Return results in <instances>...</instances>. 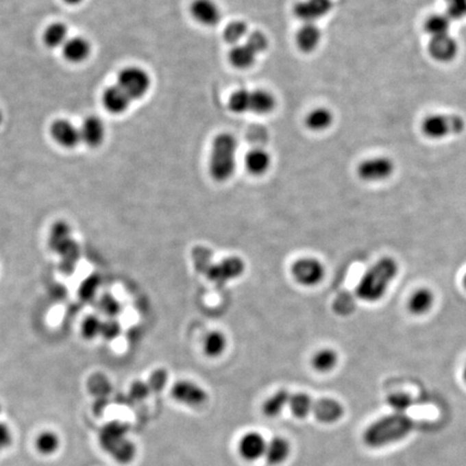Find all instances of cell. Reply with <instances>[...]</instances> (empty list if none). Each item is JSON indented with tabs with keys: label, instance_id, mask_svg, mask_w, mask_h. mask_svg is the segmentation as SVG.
I'll list each match as a JSON object with an SVG mask.
<instances>
[{
	"label": "cell",
	"instance_id": "bcb514c9",
	"mask_svg": "<svg viewBox=\"0 0 466 466\" xmlns=\"http://www.w3.org/2000/svg\"><path fill=\"white\" fill-rule=\"evenodd\" d=\"M1 119H3V116H1V112H0V123H1Z\"/></svg>",
	"mask_w": 466,
	"mask_h": 466
},
{
	"label": "cell",
	"instance_id": "836d02e7",
	"mask_svg": "<svg viewBox=\"0 0 466 466\" xmlns=\"http://www.w3.org/2000/svg\"><path fill=\"white\" fill-rule=\"evenodd\" d=\"M247 35V25L243 21H234L227 25L223 31V39L236 46Z\"/></svg>",
	"mask_w": 466,
	"mask_h": 466
},
{
	"label": "cell",
	"instance_id": "4dcf8cb0",
	"mask_svg": "<svg viewBox=\"0 0 466 466\" xmlns=\"http://www.w3.org/2000/svg\"><path fill=\"white\" fill-rule=\"evenodd\" d=\"M61 441L54 432L45 431L39 434L36 439V448L43 456H51L56 454L60 448Z\"/></svg>",
	"mask_w": 466,
	"mask_h": 466
},
{
	"label": "cell",
	"instance_id": "ffe728a7",
	"mask_svg": "<svg viewBox=\"0 0 466 466\" xmlns=\"http://www.w3.org/2000/svg\"><path fill=\"white\" fill-rule=\"evenodd\" d=\"M291 454V445L287 439L283 437H273L270 441H267L266 451H265V458L267 463L270 465H280L283 462L286 461Z\"/></svg>",
	"mask_w": 466,
	"mask_h": 466
},
{
	"label": "cell",
	"instance_id": "4fadbf2b",
	"mask_svg": "<svg viewBox=\"0 0 466 466\" xmlns=\"http://www.w3.org/2000/svg\"><path fill=\"white\" fill-rule=\"evenodd\" d=\"M312 413L317 421L325 424H332L342 418L345 409L334 398L323 397L315 400Z\"/></svg>",
	"mask_w": 466,
	"mask_h": 466
},
{
	"label": "cell",
	"instance_id": "83f0119b",
	"mask_svg": "<svg viewBox=\"0 0 466 466\" xmlns=\"http://www.w3.org/2000/svg\"><path fill=\"white\" fill-rule=\"evenodd\" d=\"M338 353L330 347L319 350L312 358V366L319 373H330L337 366Z\"/></svg>",
	"mask_w": 466,
	"mask_h": 466
},
{
	"label": "cell",
	"instance_id": "e0dca14e",
	"mask_svg": "<svg viewBox=\"0 0 466 466\" xmlns=\"http://www.w3.org/2000/svg\"><path fill=\"white\" fill-rule=\"evenodd\" d=\"M435 304V295L428 287H420L413 291L408 298L407 308L411 315L421 317L433 309Z\"/></svg>",
	"mask_w": 466,
	"mask_h": 466
},
{
	"label": "cell",
	"instance_id": "1f68e13d",
	"mask_svg": "<svg viewBox=\"0 0 466 466\" xmlns=\"http://www.w3.org/2000/svg\"><path fill=\"white\" fill-rule=\"evenodd\" d=\"M109 454L116 462L121 464L131 463L136 456V447L131 439H125L110 450Z\"/></svg>",
	"mask_w": 466,
	"mask_h": 466
},
{
	"label": "cell",
	"instance_id": "cb8c5ba5",
	"mask_svg": "<svg viewBox=\"0 0 466 466\" xmlns=\"http://www.w3.org/2000/svg\"><path fill=\"white\" fill-rule=\"evenodd\" d=\"M257 56L258 54L247 43L244 42V45L238 43L231 49L229 61L236 69H246L253 66Z\"/></svg>",
	"mask_w": 466,
	"mask_h": 466
},
{
	"label": "cell",
	"instance_id": "52a82bcc",
	"mask_svg": "<svg viewBox=\"0 0 466 466\" xmlns=\"http://www.w3.org/2000/svg\"><path fill=\"white\" fill-rule=\"evenodd\" d=\"M464 123L458 116L433 114L426 118L422 125L424 134L432 138H441L449 133H458L463 129Z\"/></svg>",
	"mask_w": 466,
	"mask_h": 466
},
{
	"label": "cell",
	"instance_id": "ab89813d",
	"mask_svg": "<svg viewBox=\"0 0 466 466\" xmlns=\"http://www.w3.org/2000/svg\"><path fill=\"white\" fill-rule=\"evenodd\" d=\"M150 389L148 383L144 382H136L133 384L132 389H131V395L135 400H144V398L147 397L148 394H149Z\"/></svg>",
	"mask_w": 466,
	"mask_h": 466
},
{
	"label": "cell",
	"instance_id": "f6af8a7d",
	"mask_svg": "<svg viewBox=\"0 0 466 466\" xmlns=\"http://www.w3.org/2000/svg\"><path fill=\"white\" fill-rule=\"evenodd\" d=\"M462 285H463L464 289L466 291V273L464 274L463 279H462Z\"/></svg>",
	"mask_w": 466,
	"mask_h": 466
},
{
	"label": "cell",
	"instance_id": "484cf974",
	"mask_svg": "<svg viewBox=\"0 0 466 466\" xmlns=\"http://www.w3.org/2000/svg\"><path fill=\"white\" fill-rule=\"evenodd\" d=\"M315 400L307 393H293L289 397V408L296 418L304 419L311 415Z\"/></svg>",
	"mask_w": 466,
	"mask_h": 466
},
{
	"label": "cell",
	"instance_id": "8d00e7d4",
	"mask_svg": "<svg viewBox=\"0 0 466 466\" xmlns=\"http://www.w3.org/2000/svg\"><path fill=\"white\" fill-rule=\"evenodd\" d=\"M447 16L450 20H461L466 16V0H446Z\"/></svg>",
	"mask_w": 466,
	"mask_h": 466
},
{
	"label": "cell",
	"instance_id": "7c38bea8",
	"mask_svg": "<svg viewBox=\"0 0 466 466\" xmlns=\"http://www.w3.org/2000/svg\"><path fill=\"white\" fill-rule=\"evenodd\" d=\"M267 441L264 436L256 432H249L238 441V454L246 461H256L265 456Z\"/></svg>",
	"mask_w": 466,
	"mask_h": 466
},
{
	"label": "cell",
	"instance_id": "7a4b0ae2",
	"mask_svg": "<svg viewBox=\"0 0 466 466\" xmlns=\"http://www.w3.org/2000/svg\"><path fill=\"white\" fill-rule=\"evenodd\" d=\"M413 421L406 413H393L370 424L363 435L366 445L373 448L387 446L405 439L413 431Z\"/></svg>",
	"mask_w": 466,
	"mask_h": 466
},
{
	"label": "cell",
	"instance_id": "5b68a950",
	"mask_svg": "<svg viewBox=\"0 0 466 466\" xmlns=\"http://www.w3.org/2000/svg\"><path fill=\"white\" fill-rule=\"evenodd\" d=\"M150 77L147 71L140 67H127L120 71L118 86L131 97V99H142L150 88Z\"/></svg>",
	"mask_w": 466,
	"mask_h": 466
},
{
	"label": "cell",
	"instance_id": "9c48e42d",
	"mask_svg": "<svg viewBox=\"0 0 466 466\" xmlns=\"http://www.w3.org/2000/svg\"><path fill=\"white\" fill-rule=\"evenodd\" d=\"M393 172L394 163L385 157L370 158L358 167V176L365 182H381L390 177Z\"/></svg>",
	"mask_w": 466,
	"mask_h": 466
},
{
	"label": "cell",
	"instance_id": "7402d4cb",
	"mask_svg": "<svg viewBox=\"0 0 466 466\" xmlns=\"http://www.w3.org/2000/svg\"><path fill=\"white\" fill-rule=\"evenodd\" d=\"M127 426L121 422H110L101 430L99 441L105 450L110 452L114 447L127 439Z\"/></svg>",
	"mask_w": 466,
	"mask_h": 466
},
{
	"label": "cell",
	"instance_id": "30bf717a",
	"mask_svg": "<svg viewBox=\"0 0 466 466\" xmlns=\"http://www.w3.org/2000/svg\"><path fill=\"white\" fill-rule=\"evenodd\" d=\"M245 269L243 260L238 257H229L219 264L208 265L206 269L208 279L217 284L225 283L229 280L236 279L241 275Z\"/></svg>",
	"mask_w": 466,
	"mask_h": 466
},
{
	"label": "cell",
	"instance_id": "d6986e66",
	"mask_svg": "<svg viewBox=\"0 0 466 466\" xmlns=\"http://www.w3.org/2000/svg\"><path fill=\"white\" fill-rule=\"evenodd\" d=\"M80 133H82V140L91 147H97L104 140V123L97 116H89L82 123Z\"/></svg>",
	"mask_w": 466,
	"mask_h": 466
},
{
	"label": "cell",
	"instance_id": "603a6c76",
	"mask_svg": "<svg viewBox=\"0 0 466 466\" xmlns=\"http://www.w3.org/2000/svg\"><path fill=\"white\" fill-rule=\"evenodd\" d=\"M91 52L89 41L82 37L69 39L63 46V53L69 62L80 63L84 62Z\"/></svg>",
	"mask_w": 466,
	"mask_h": 466
},
{
	"label": "cell",
	"instance_id": "6da1fadb",
	"mask_svg": "<svg viewBox=\"0 0 466 466\" xmlns=\"http://www.w3.org/2000/svg\"><path fill=\"white\" fill-rule=\"evenodd\" d=\"M398 273V265L392 257H383L370 267L360 278L355 294L363 302H373L382 299L391 283Z\"/></svg>",
	"mask_w": 466,
	"mask_h": 466
},
{
	"label": "cell",
	"instance_id": "b9f144b4",
	"mask_svg": "<svg viewBox=\"0 0 466 466\" xmlns=\"http://www.w3.org/2000/svg\"><path fill=\"white\" fill-rule=\"evenodd\" d=\"M90 389H91V391L94 394H97V395H103V394H106V393L108 392V387L106 385V381L99 380V379L92 381V382L90 383Z\"/></svg>",
	"mask_w": 466,
	"mask_h": 466
},
{
	"label": "cell",
	"instance_id": "60d3db41",
	"mask_svg": "<svg viewBox=\"0 0 466 466\" xmlns=\"http://www.w3.org/2000/svg\"><path fill=\"white\" fill-rule=\"evenodd\" d=\"M12 441L10 430L5 424L0 422V449L8 447Z\"/></svg>",
	"mask_w": 466,
	"mask_h": 466
},
{
	"label": "cell",
	"instance_id": "5bb4252c",
	"mask_svg": "<svg viewBox=\"0 0 466 466\" xmlns=\"http://www.w3.org/2000/svg\"><path fill=\"white\" fill-rule=\"evenodd\" d=\"M191 12L202 25H216L221 19V9L213 0H195L191 3Z\"/></svg>",
	"mask_w": 466,
	"mask_h": 466
},
{
	"label": "cell",
	"instance_id": "9a60e30c",
	"mask_svg": "<svg viewBox=\"0 0 466 466\" xmlns=\"http://www.w3.org/2000/svg\"><path fill=\"white\" fill-rule=\"evenodd\" d=\"M51 134L54 140L64 147H76L82 142L80 129L69 120H58L51 127Z\"/></svg>",
	"mask_w": 466,
	"mask_h": 466
},
{
	"label": "cell",
	"instance_id": "f546056e",
	"mask_svg": "<svg viewBox=\"0 0 466 466\" xmlns=\"http://www.w3.org/2000/svg\"><path fill=\"white\" fill-rule=\"evenodd\" d=\"M332 119L330 110L319 107L309 112L306 118V125L312 131H324L332 125Z\"/></svg>",
	"mask_w": 466,
	"mask_h": 466
},
{
	"label": "cell",
	"instance_id": "44dd1931",
	"mask_svg": "<svg viewBox=\"0 0 466 466\" xmlns=\"http://www.w3.org/2000/svg\"><path fill=\"white\" fill-rule=\"evenodd\" d=\"M322 33L315 23H306L297 33V46L304 53L315 51L321 42Z\"/></svg>",
	"mask_w": 466,
	"mask_h": 466
},
{
	"label": "cell",
	"instance_id": "74e56055",
	"mask_svg": "<svg viewBox=\"0 0 466 466\" xmlns=\"http://www.w3.org/2000/svg\"><path fill=\"white\" fill-rule=\"evenodd\" d=\"M245 43H247L257 54L264 52L268 48V39L260 32H253L249 34L246 38Z\"/></svg>",
	"mask_w": 466,
	"mask_h": 466
},
{
	"label": "cell",
	"instance_id": "f35d334b",
	"mask_svg": "<svg viewBox=\"0 0 466 466\" xmlns=\"http://www.w3.org/2000/svg\"><path fill=\"white\" fill-rule=\"evenodd\" d=\"M167 383V373L165 370L160 369L156 370L155 373H152L148 381L150 391L154 392H160L165 388Z\"/></svg>",
	"mask_w": 466,
	"mask_h": 466
},
{
	"label": "cell",
	"instance_id": "ac0fdd59",
	"mask_svg": "<svg viewBox=\"0 0 466 466\" xmlns=\"http://www.w3.org/2000/svg\"><path fill=\"white\" fill-rule=\"evenodd\" d=\"M131 97L118 84L109 86L103 97V103L112 114H123L131 105Z\"/></svg>",
	"mask_w": 466,
	"mask_h": 466
},
{
	"label": "cell",
	"instance_id": "ee69618b",
	"mask_svg": "<svg viewBox=\"0 0 466 466\" xmlns=\"http://www.w3.org/2000/svg\"><path fill=\"white\" fill-rule=\"evenodd\" d=\"M462 377H463V380L465 381L466 383V363L465 365H464L463 370H462Z\"/></svg>",
	"mask_w": 466,
	"mask_h": 466
},
{
	"label": "cell",
	"instance_id": "8992f818",
	"mask_svg": "<svg viewBox=\"0 0 466 466\" xmlns=\"http://www.w3.org/2000/svg\"><path fill=\"white\" fill-rule=\"evenodd\" d=\"M291 275L297 283L304 286H317L324 280L326 270L324 265L317 258L304 257L291 265Z\"/></svg>",
	"mask_w": 466,
	"mask_h": 466
},
{
	"label": "cell",
	"instance_id": "2e32d148",
	"mask_svg": "<svg viewBox=\"0 0 466 466\" xmlns=\"http://www.w3.org/2000/svg\"><path fill=\"white\" fill-rule=\"evenodd\" d=\"M428 51L432 58L439 62H449L458 53V43L449 34L432 37Z\"/></svg>",
	"mask_w": 466,
	"mask_h": 466
},
{
	"label": "cell",
	"instance_id": "d590c367",
	"mask_svg": "<svg viewBox=\"0 0 466 466\" xmlns=\"http://www.w3.org/2000/svg\"><path fill=\"white\" fill-rule=\"evenodd\" d=\"M387 400L395 413H405L413 405V398L406 393H394Z\"/></svg>",
	"mask_w": 466,
	"mask_h": 466
},
{
	"label": "cell",
	"instance_id": "277c9868",
	"mask_svg": "<svg viewBox=\"0 0 466 466\" xmlns=\"http://www.w3.org/2000/svg\"><path fill=\"white\" fill-rule=\"evenodd\" d=\"M228 106L236 114H267L275 107V99L266 90H238L231 95Z\"/></svg>",
	"mask_w": 466,
	"mask_h": 466
},
{
	"label": "cell",
	"instance_id": "ba28073f",
	"mask_svg": "<svg viewBox=\"0 0 466 466\" xmlns=\"http://www.w3.org/2000/svg\"><path fill=\"white\" fill-rule=\"evenodd\" d=\"M171 393L176 402L188 407H200L208 400V393L206 390L193 381H178L173 385Z\"/></svg>",
	"mask_w": 466,
	"mask_h": 466
},
{
	"label": "cell",
	"instance_id": "3957f363",
	"mask_svg": "<svg viewBox=\"0 0 466 466\" xmlns=\"http://www.w3.org/2000/svg\"><path fill=\"white\" fill-rule=\"evenodd\" d=\"M238 142L229 133H221L214 138L210 159V174L217 182H225L234 174L236 167Z\"/></svg>",
	"mask_w": 466,
	"mask_h": 466
},
{
	"label": "cell",
	"instance_id": "8fae6325",
	"mask_svg": "<svg viewBox=\"0 0 466 466\" xmlns=\"http://www.w3.org/2000/svg\"><path fill=\"white\" fill-rule=\"evenodd\" d=\"M330 0H302L294 7L295 16L306 23H315L332 10Z\"/></svg>",
	"mask_w": 466,
	"mask_h": 466
},
{
	"label": "cell",
	"instance_id": "d6a6232c",
	"mask_svg": "<svg viewBox=\"0 0 466 466\" xmlns=\"http://www.w3.org/2000/svg\"><path fill=\"white\" fill-rule=\"evenodd\" d=\"M67 39V27L62 23H54L47 28L45 42L50 48H58L65 45Z\"/></svg>",
	"mask_w": 466,
	"mask_h": 466
},
{
	"label": "cell",
	"instance_id": "f1b7e54d",
	"mask_svg": "<svg viewBox=\"0 0 466 466\" xmlns=\"http://www.w3.org/2000/svg\"><path fill=\"white\" fill-rule=\"evenodd\" d=\"M227 349V338L219 330L208 332L203 340V350L210 358L221 356Z\"/></svg>",
	"mask_w": 466,
	"mask_h": 466
},
{
	"label": "cell",
	"instance_id": "d4e9b609",
	"mask_svg": "<svg viewBox=\"0 0 466 466\" xmlns=\"http://www.w3.org/2000/svg\"><path fill=\"white\" fill-rule=\"evenodd\" d=\"M271 164V158L266 150L256 148L247 152L245 157V167L251 174L259 175L265 174L269 170Z\"/></svg>",
	"mask_w": 466,
	"mask_h": 466
},
{
	"label": "cell",
	"instance_id": "7bdbcfd3",
	"mask_svg": "<svg viewBox=\"0 0 466 466\" xmlns=\"http://www.w3.org/2000/svg\"><path fill=\"white\" fill-rule=\"evenodd\" d=\"M69 5H78V3H82V0H65Z\"/></svg>",
	"mask_w": 466,
	"mask_h": 466
},
{
	"label": "cell",
	"instance_id": "e575fe53",
	"mask_svg": "<svg viewBox=\"0 0 466 466\" xmlns=\"http://www.w3.org/2000/svg\"><path fill=\"white\" fill-rule=\"evenodd\" d=\"M450 23L451 20L447 14H435L426 21V29L432 37L446 35L449 34Z\"/></svg>",
	"mask_w": 466,
	"mask_h": 466
},
{
	"label": "cell",
	"instance_id": "4316f807",
	"mask_svg": "<svg viewBox=\"0 0 466 466\" xmlns=\"http://www.w3.org/2000/svg\"><path fill=\"white\" fill-rule=\"evenodd\" d=\"M291 394L289 391L284 390V389L274 393L273 395L270 396L265 402L264 407H262L265 415L269 418H275L280 416L285 407H289Z\"/></svg>",
	"mask_w": 466,
	"mask_h": 466
}]
</instances>
